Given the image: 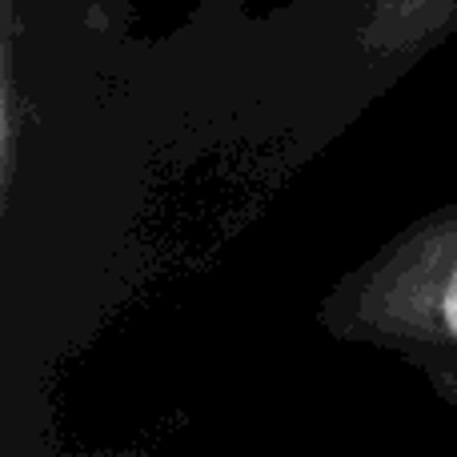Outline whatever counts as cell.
<instances>
[{"mask_svg": "<svg viewBox=\"0 0 457 457\" xmlns=\"http://www.w3.org/2000/svg\"><path fill=\"white\" fill-rule=\"evenodd\" d=\"M434 313H437V321H442V333L457 345V253H453L450 265H445L442 281H437Z\"/></svg>", "mask_w": 457, "mask_h": 457, "instance_id": "cell-1", "label": "cell"}]
</instances>
